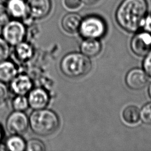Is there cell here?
<instances>
[{
  "label": "cell",
  "instance_id": "f1b7e54d",
  "mask_svg": "<svg viewBox=\"0 0 151 151\" xmlns=\"http://www.w3.org/2000/svg\"><path fill=\"white\" fill-rule=\"evenodd\" d=\"M149 94L150 97L151 98V83H150V84L149 85Z\"/></svg>",
  "mask_w": 151,
  "mask_h": 151
},
{
  "label": "cell",
  "instance_id": "6da1fadb",
  "mask_svg": "<svg viewBox=\"0 0 151 151\" xmlns=\"http://www.w3.org/2000/svg\"><path fill=\"white\" fill-rule=\"evenodd\" d=\"M147 12L146 0H124L117 9L116 18L123 29L136 32L140 27Z\"/></svg>",
  "mask_w": 151,
  "mask_h": 151
},
{
  "label": "cell",
  "instance_id": "d6986e66",
  "mask_svg": "<svg viewBox=\"0 0 151 151\" xmlns=\"http://www.w3.org/2000/svg\"><path fill=\"white\" fill-rule=\"evenodd\" d=\"M12 106L14 111H24L29 107L28 99L24 95H17L12 100Z\"/></svg>",
  "mask_w": 151,
  "mask_h": 151
},
{
  "label": "cell",
  "instance_id": "4dcf8cb0",
  "mask_svg": "<svg viewBox=\"0 0 151 151\" xmlns=\"http://www.w3.org/2000/svg\"><path fill=\"white\" fill-rule=\"evenodd\" d=\"M2 1H5V2H8V1H10V0H2Z\"/></svg>",
  "mask_w": 151,
  "mask_h": 151
},
{
  "label": "cell",
  "instance_id": "ac0fdd59",
  "mask_svg": "<svg viewBox=\"0 0 151 151\" xmlns=\"http://www.w3.org/2000/svg\"><path fill=\"white\" fill-rule=\"evenodd\" d=\"M6 147L11 151H24L26 149V142L19 135H12L6 140Z\"/></svg>",
  "mask_w": 151,
  "mask_h": 151
},
{
  "label": "cell",
  "instance_id": "ba28073f",
  "mask_svg": "<svg viewBox=\"0 0 151 151\" xmlns=\"http://www.w3.org/2000/svg\"><path fill=\"white\" fill-rule=\"evenodd\" d=\"M149 78L146 73L140 68L130 70L126 76V83L131 89L139 90L145 88L147 84Z\"/></svg>",
  "mask_w": 151,
  "mask_h": 151
},
{
  "label": "cell",
  "instance_id": "7c38bea8",
  "mask_svg": "<svg viewBox=\"0 0 151 151\" xmlns=\"http://www.w3.org/2000/svg\"><path fill=\"white\" fill-rule=\"evenodd\" d=\"M81 21V18L78 14L70 13L63 17L61 21V26L66 32L74 34L79 31Z\"/></svg>",
  "mask_w": 151,
  "mask_h": 151
},
{
  "label": "cell",
  "instance_id": "44dd1931",
  "mask_svg": "<svg viewBox=\"0 0 151 151\" xmlns=\"http://www.w3.org/2000/svg\"><path fill=\"white\" fill-rule=\"evenodd\" d=\"M140 119L145 124L151 125V102L143 106L140 111Z\"/></svg>",
  "mask_w": 151,
  "mask_h": 151
},
{
  "label": "cell",
  "instance_id": "30bf717a",
  "mask_svg": "<svg viewBox=\"0 0 151 151\" xmlns=\"http://www.w3.org/2000/svg\"><path fill=\"white\" fill-rule=\"evenodd\" d=\"M27 7L32 17L41 19L50 12L51 2L50 0H27Z\"/></svg>",
  "mask_w": 151,
  "mask_h": 151
},
{
  "label": "cell",
  "instance_id": "f546056e",
  "mask_svg": "<svg viewBox=\"0 0 151 151\" xmlns=\"http://www.w3.org/2000/svg\"><path fill=\"white\" fill-rule=\"evenodd\" d=\"M2 130H1V129L0 127V140L2 139Z\"/></svg>",
  "mask_w": 151,
  "mask_h": 151
},
{
  "label": "cell",
  "instance_id": "5bb4252c",
  "mask_svg": "<svg viewBox=\"0 0 151 151\" xmlns=\"http://www.w3.org/2000/svg\"><path fill=\"white\" fill-rule=\"evenodd\" d=\"M17 75V69L15 64L6 60L0 63V81L10 83Z\"/></svg>",
  "mask_w": 151,
  "mask_h": 151
},
{
  "label": "cell",
  "instance_id": "277c9868",
  "mask_svg": "<svg viewBox=\"0 0 151 151\" xmlns=\"http://www.w3.org/2000/svg\"><path fill=\"white\" fill-rule=\"evenodd\" d=\"M106 31L104 21L96 15L87 17L82 20L79 28L81 35L85 38H100L105 35Z\"/></svg>",
  "mask_w": 151,
  "mask_h": 151
},
{
  "label": "cell",
  "instance_id": "cb8c5ba5",
  "mask_svg": "<svg viewBox=\"0 0 151 151\" xmlns=\"http://www.w3.org/2000/svg\"><path fill=\"white\" fill-rule=\"evenodd\" d=\"M8 90L5 83L0 81V106L3 105L8 98Z\"/></svg>",
  "mask_w": 151,
  "mask_h": 151
},
{
  "label": "cell",
  "instance_id": "8992f818",
  "mask_svg": "<svg viewBox=\"0 0 151 151\" xmlns=\"http://www.w3.org/2000/svg\"><path fill=\"white\" fill-rule=\"evenodd\" d=\"M29 118L24 111H14L8 117L6 121V128L12 135H22L28 130Z\"/></svg>",
  "mask_w": 151,
  "mask_h": 151
},
{
  "label": "cell",
  "instance_id": "3957f363",
  "mask_svg": "<svg viewBox=\"0 0 151 151\" xmlns=\"http://www.w3.org/2000/svg\"><path fill=\"white\" fill-rule=\"evenodd\" d=\"M60 70L67 77L76 78L90 73L92 63L89 57L81 52H70L63 57L60 62Z\"/></svg>",
  "mask_w": 151,
  "mask_h": 151
},
{
  "label": "cell",
  "instance_id": "8fae6325",
  "mask_svg": "<svg viewBox=\"0 0 151 151\" xmlns=\"http://www.w3.org/2000/svg\"><path fill=\"white\" fill-rule=\"evenodd\" d=\"M10 83L11 90L17 95L25 96L28 94L32 86L30 78L24 74L17 75Z\"/></svg>",
  "mask_w": 151,
  "mask_h": 151
},
{
  "label": "cell",
  "instance_id": "7a4b0ae2",
  "mask_svg": "<svg viewBox=\"0 0 151 151\" xmlns=\"http://www.w3.org/2000/svg\"><path fill=\"white\" fill-rule=\"evenodd\" d=\"M60 125L57 114L46 108L35 110L29 117V126L35 134L48 136L55 133Z\"/></svg>",
  "mask_w": 151,
  "mask_h": 151
},
{
  "label": "cell",
  "instance_id": "83f0119b",
  "mask_svg": "<svg viewBox=\"0 0 151 151\" xmlns=\"http://www.w3.org/2000/svg\"><path fill=\"white\" fill-rule=\"evenodd\" d=\"M100 0H82V1L86 4V5H92L97 4L98 2H99Z\"/></svg>",
  "mask_w": 151,
  "mask_h": 151
},
{
  "label": "cell",
  "instance_id": "5b68a950",
  "mask_svg": "<svg viewBox=\"0 0 151 151\" xmlns=\"http://www.w3.org/2000/svg\"><path fill=\"white\" fill-rule=\"evenodd\" d=\"M2 29L3 38L9 45L15 46L23 41L26 34L24 24L16 20L8 21L4 25Z\"/></svg>",
  "mask_w": 151,
  "mask_h": 151
},
{
  "label": "cell",
  "instance_id": "4316f807",
  "mask_svg": "<svg viewBox=\"0 0 151 151\" xmlns=\"http://www.w3.org/2000/svg\"><path fill=\"white\" fill-rule=\"evenodd\" d=\"M143 26L145 31L151 34V15L146 18L143 24Z\"/></svg>",
  "mask_w": 151,
  "mask_h": 151
},
{
  "label": "cell",
  "instance_id": "ffe728a7",
  "mask_svg": "<svg viewBox=\"0 0 151 151\" xmlns=\"http://www.w3.org/2000/svg\"><path fill=\"white\" fill-rule=\"evenodd\" d=\"M27 151H44L45 146L44 143L37 139H32L26 143V149Z\"/></svg>",
  "mask_w": 151,
  "mask_h": 151
},
{
  "label": "cell",
  "instance_id": "9a60e30c",
  "mask_svg": "<svg viewBox=\"0 0 151 151\" xmlns=\"http://www.w3.org/2000/svg\"><path fill=\"white\" fill-rule=\"evenodd\" d=\"M27 5L23 0H10L8 1V12L14 18H24L27 15Z\"/></svg>",
  "mask_w": 151,
  "mask_h": 151
},
{
  "label": "cell",
  "instance_id": "52a82bcc",
  "mask_svg": "<svg viewBox=\"0 0 151 151\" xmlns=\"http://www.w3.org/2000/svg\"><path fill=\"white\" fill-rule=\"evenodd\" d=\"M130 47L137 55H146L151 51V34L146 31L137 33L131 41Z\"/></svg>",
  "mask_w": 151,
  "mask_h": 151
},
{
  "label": "cell",
  "instance_id": "4fadbf2b",
  "mask_svg": "<svg viewBox=\"0 0 151 151\" xmlns=\"http://www.w3.org/2000/svg\"><path fill=\"white\" fill-rule=\"evenodd\" d=\"M80 49L84 55L88 57H93L100 53L101 45L97 39L86 38L81 43Z\"/></svg>",
  "mask_w": 151,
  "mask_h": 151
},
{
  "label": "cell",
  "instance_id": "484cf974",
  "mask_svg": "<svg viewBox=\"0 0 151 151\" xmlns=\"http://www.w3.org/2000/svg\"><path fill=\"white\" fill-rule=\"evenodd\" d=\"M80 0H64L65 6L69 9H76L80 5Z\"/></svg>",
  "mask_w": 151,
  "mask_h": 151
},
{
  "label": "cell",
  "instance_id": "9c48e42d",
  "mask_svg": "<svg viewBox=\"0 0 151 151\" xmlns=\"http://www.w3.org/2000/svg\"><path fill=\"white\" fill-rule=\"evenodd\" d=\"M27 99L29 107L34 110L46 108L50 101L48 93L41 88L31 89L28 93Z\"/></svg>",
  "mask_w": 151,
  "mask_h": 151
},
{
  "label": "cell",
  "instance_id": "7402d4cb",
  "mask_svg": "<svg viewBox=\"0 0 151 151\" xmlns=\"http://www.w3.org/2000/svg\"><path fill=\"white\" fill-rule=\"evenodd\" d=\"M9 54V45L3 38L0 37V63L6 60Z\"/></svg>",
  "mask_w": 151,
  "mask_h": 151
},
{
  "label": "cell",
  "instance_id": "603a6c76",
  "mask_svg": "<svg viewBox=\"0 0 151 151\" xmlns=\"http://www.w3.org/2000/svg\"><path fill=\"white\" fill-rule=\"evenodd\" d=\"M9 19V14L8 9L2 5L0 4V26L5 25Z\"/></svg>",
  "mask_w": 151,
  "mask_h": 151
},
{
  "label": "cell",
  "instance_id": "2e32d148",
  "mask_svg": "<svg viewBox=\"0 0 151 151\" xmlns=\"http://www.w3.org/2000/svg\"><path fill=\"white\" fill-rule=\"evenodd\" d=\"M14 52L17 60L21 62L28 61L34 53L32 46L29 43L23 41L15 46Z\"/></svg>",
  "mask_w": 151,
  "mask_h": 151
},
{
  "label": "cell",
  "instance_id": "d4e9b609",
  "mask_svg": "<svg viewBox=\"0 0 151 151\" xmlns=\"http://www.w3.org/2000/svg\"><path fill=\"white\" fill-rule=\"evenodd\" d=\"M143 66L146 74L151 77V51L146 55L143 63Z\"/></svg>",
  "mask_w": 151,
  "mask_h": 151
},
{
  "label": "cell",
  "instance_id": "e0dca14e",
  "mask_svg": "<svg viewBox=\"0 0 151 151\" xmlns=\"http://www.w3.org/2000/svg\"><path fill=\"white\" fill-rule=\"evenodd\" d=\"M122 117L126 123L135 124L140 120V110L135 106H129L123 110Z\"/></svg>",
  "mask_w": 151,
  "mask_h": 151
}]
</instances>
